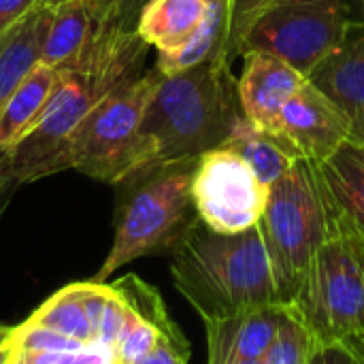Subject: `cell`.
I'll use <instances>...</instances> for the list:
<instances>
[{
	"label": "cell",
	"instance_id": "30",
	"mask_svg": "<svg viewBox=\"0 0 364 364\" xmlns=\"http://www.w3.org/2000/svg\"><path fill=\"white\" fill-rule=\"evenodd\" d=\"M41 2L45 0H0V34H4L19 19H23Z\"/></svg>",
	"mask_w": 364,
	"mask_h": 364
},
{
	"label": "cell",
	"instance_id": "23",
	"mask_svg": "<svg viewBox=\"0 0 364 364\" xmlns=\"http://www.w3.org/2000/svg\"><path fill=\"white\" fill-rule=\"evenodd\" d=\"M11 341L15 352H32V354H55V352H83L90 346L75 341L66 335H60L51 328L36 326L32 322H23L13 328Z\"/></svg>",
	"mask_w": 364,
	"mask_h": 364
},
{
	"label": "cell",
	"instance_id": "1",
	"mask_svg": "<svg viewBox=\"0 0 364 364\" xmlns=\"http://www.w3.org/2000/svg\"><path fill=\"white\" fill-rule=\"evenodd\" d=\"M147 49L136 30L94 21L87 45L58 70V83L41 117L9 149L19 186L70 171V145L79 126L109 92L145 75Z\"/></svg>",
	"mask_w": 364,
	"mask_h": 364
},
{
	"label": "cell",
	"instance_id": "3",
	"mask_svg": "<svg viewBox=\"0 0 364 364\" xmlns=\"http://www.w3.org/2000/svg\"><path fill=\"white\" fill-rule=\"evenodd\" d=\"M171 277L203 322L277 303L260 226L222 235L196 220L171 252Z\"/></svg>",
	"mask_w": 364,
	"mask_h": 364
},
{
	"label": "cell",
	"instance_id": "12",
	"mask_svg": "<svg viewBox=\"0 0 364 364\" xmlns=\"http://www.w3.org/2000/svg\"><path fill=\"white\" fill-rule=\"evenodd\" d=\"M305 79L348 119L350 143L364 147V23H354L348 41L318 62Z\"/></svg>",
	"mask_w": 364,
	"mask_h": 364
},
{
	"label": "cell",
	"instance_id": "29",
	"mask_svg": "<svg viewBox=\"0 0 364 364\" xmlns=\"http://www.w3.org/2000/svg\"><path fill=\"white\" fill-rule=\"evenodd\" d=\"M307 364H363L358 356L343 343V341H333V343H314L311 354Z\"/></svg>",
	"mask_w": 364,
	"mask_h": 364
},
{
	"label": "cell",
	"instance_id": "33",
	"mask_svg": "<svg viewBox=\"0 0 364 364\" xmlns=\"http://www.w3.org/2000/svg\"><path fill=\"white\" fill-rule=\"evenodd\" d=\"M356 356H358V360L364 364V333L363 335H356V337H350V339H346L343 341Z\"/></svg>",
	"mask_w": 364,
	"mask_h": 364
},
{
	"label": "cell",
	"instance_id": "7",
	"mask_svg": "<svg viewBox=\"0 0 364 364\" xmlns=\"http://www.w3.org/2000/svg\"><path fill=\"white\" fill-rule=\"evenodd\" d=\"M158 81L160 70L154 66L109 92L90 111L70 145V171L113 186L134 173L136 134Z\"/></svg>",
	"mask_w": 364,
	"mask_h": 364
},
{
	"label": "cell",
	"instance_id": "22",
	"mask_svg": "<svg viewBox=\"0 0 364 364\" xmlns=\"http://www.w3.org/2000/svg\"><path fill=\"white\" fill-rule=\"evenodd\" d=\"M314 348V339L307 328L290 314L277 331L271 348L262 356V364H307Z\"/></svg>",
	"mask_w": 364,
	"mask_h": 364
},
{
	"label": "cell",
	"instance_id": "6",
	"mask_svg": "<svg viewBox=\"0 0 364 364\" xmlns=\"http://www.w3.org/2000/svg\"><path fill=\"white\" fill-rule=\"evenodd\" d=\"M331 215V198L311 160L299 158L269 188L267 209L258 226L279 305L288 307L294 301L309 262L328 237Z\"/></svg>",
	"mask_w": 364,
	"mask_h": 364
},
{
	"label": "cell",
	"instance_id": "8",
	"mask_svg": "<svg viewBox=\"0 0 364 364\" xmlns=\"http://www.w3.org/2000/svg\"><path fill=\"white\" fill-rule=\"evenodd\" d=\"M350 13V0H271L252 26L241 58L269 51L307 77L348 41L354 28Z\"/></svg>",
	"mask_w": 364,
	"mask_h": 364
},
{
	"label": "cell",
	"instance_id": "4",
	"mask_svg": "<svg viewBox=\"0 0 364 364\" xmlns=\"http://www.w3.org/2000/svg\"><path fill=\"white\" fill-rule=\"evenodd\" d=\"M194 162L162 164L117 183L113 245L90 279L105 284L117 269L154 254H171L198 220L192 203Z\"/></svg>",
	"mask_w": 364,
	"mask_h": 364
},
{
	"label": "cell",
	"instance_id": "21",
	"mask_svg": "<svg viewBox=\"0 0 364 364\" xmlns=\"http://www.w3.org/2000/svg\"><path fill=\"white\" fill-rule=\"evenodd\" d=\"M177 331H179V326L160 328L158 324H154V322H149V320H145L132 311L130 326L126 328V333L122 335V339L113 348L115 364H139L156 348V343L160 341L162 335H171Z\"/></svg>",
	"mask_w": 364,
	"mask_h": 364
},
{
	"label": "cell",
	"instance_id": "10",
	"mask_svg": "<svg viewBox=\"0 0 364 364\" xmlns=\"http://www.w3.org/2000/svg\"><path fill=\"white\" fill-rule=\"evenodd\" d=\"M279 134L299 158L324 162L339 147L350 143V124L341 111L305 79L282 111Z\"/></svg>",
	"mask_w": 364,
	"mask_h": 364
},
{
	"label": "cell",
	"instance_id": "34",
	"mask_svg": "<svg viewBox=\"0 0 364 364\" xmlns=\"http://www.w3.org/2000/svg\"><path fill=\"white\" fill-rule=\"evenodd\" d=\"M11 331H13L11 326H4V324H0V341H4V339L11 335Z\"/></svg>",
	"mask_w": 364,
	"mask_h": 364
},
{
	"label": "cell",
	"instance_id": "17",
	"mask_svg": "<svg viewBox=\"0 0 364 364\" xmlns=\"http://www.w3.org/2000/svg\"><path fill=\"white\" fill-rule=\"evenodd\" d=\"M224 147L237 151L267 188L277 183L299 160L282 134L258 128L245 115H241V119L235 124Z\"/></svg>",
	"mask_w": 364,
	"mask_h": 364
},
{
	"label": "cell",
	"instance_id": "2",
	"mask_svg": "<svg viewBox=\"0 0 364 364\" xmlns=\"http://www.w3.org/2000/svg\"><path fill=\"white\" fill-rule=\"evenodd\" d=\"M241 115L230 66L205 62L175 75L160 73L136 134L134 173L198 160L226 143Z\"/></svg>",
	"mask_w": 364,
	"mask_h": 364
},
{
	"label": "cell",
	"instance_id": "20",
	"mask_svg": "<svg viewBox=\"0 0 364 364\" xmlns=\"http://www.w3.org/2000/svg\"><path fill=\"white\" fill-rule=\"evenodd\" d=\"M28 322L51 328L85 346L96 343V333L90 324L83 303V282L70 284L55 292L28 318Z\"/></svg>",
	"mask_w": 364,
	"mask_h": 364
},
{
	"label": "cell",
	"instance_id": "11",
	"mask_svg": "<svg viewBox=\"0 0 364 364\" xmlns=\"http://www.w3.org/2000/svg\"><path fill=\"white\" fill-rule=\"evenodd\" d=\"M303 83L305 75L279 55L250 51L243 55V68L237 77L241 111L258 128L279 134L282 111Z\"/></svg>",
	"mask_w": 364,
	"mask_h": 364
},
{
	"label": "cell",
	"instance_id": "31",
	"mask_svg": "<svg viewBox=\"0 0 364 364\" xmlns=\"http://www.w3.org/2000/svg\"><path fill=\"white\" fill-rule=\"evenodd\" d=\"M19 181L15 179L13 171H11V156H9V149L0 147V218L6 209V205L11 203L13 194L17 192Z\"/></svg>",
	"mask_w": 364,
	"mask_h": 364
},
{
	"label": "cell",
	"instance_id": "13",
	"mask_svg": "<svg viewBox=\"0 0 364 364\" xmlns=\"http://www.w3.org/2000/svg\"><path fill=\"white\" fill-rule=\"evenodd\" d=\"M288 311L271 303L239 316L207 320V364H241L262 360Z\"/></svg>",
	"mask_w": 364,
	"mask_h": 364
},
{
	"label": "cell",
	"instance_id": "35",
	"mask_svg": "<svg viewBox=\"0 0 364 364\" xmlns=\"http://www.w3.org/2000/svg\"><path fill=\"white\" fill-rule=\"evenodd\" d=\"M241 364H262L260 360H254V363H241Z\"/></svg>",
	"mask_w": 364,
	"mask_h": 364
},
{
	"label": "cell",
	"instance_id": "25",
	"mask_svg": "<svg viewBox=\"0 0 364 364\" xmlns=\"http://www.w3.org/2000/svg\"><path fill=\"white\" fill-rule=\"evenodd\" d=\"M130 322H132L130 307L126 305V301L111 286V292H109V299H107V305H105V314H102V320H100L96 343L113 352V348L117 346V341L122 339V335L126 333Z\"/></svg>",
	"mask_w": 364,
	"mask_h": 364
},
{
	"label": "cell",
	"instance_id": "15",
	"mask_svg": "<svg viewBox=\"0 0 364 364\" xmlns=\"http://www.w3.org/2000/svg\"><path fill=\"white\" fill-rule=\"evenodd\" d=\"M49 21V0L0 34V113L19 83L41 62V45Z\"/></svg>",
	"mask_w": 364,
	"mask_h": 364
},
{
	"label": "cell",
	"instance_id": "27",
	"mask_svg": "<svg viewBox=\"0 0 364 364\" xmlns=\"http://www.w3.org/2000/svg\"><path fill=\"white\" fill-rule=\"evenodd\" d=\"M94 17L102 23L136 30V19L147 0H90Z\"/></svg>",
	"mask_w": 364,
	"mask_h": 364
},
{
	"label": "cell",
	"instance_id": "24",
	"mask_svg": "<svg viewBox=\"0 0 364 364\" xmlns=\"http://www.w3.org/2000/svg\"><path fill=\"white\" fill-rule=\"evenodd\" d=\"M271 0H230V23H228V38L224 47V64L232 68V64L243 53V43L256 23V19L262 15V11L269 6Z\"/></svg>",
	"mask_w": 364,
	"mask_h": 364
},
{
	"label": "cell",
	"instance_id": "19",
	"mask_svg": "<svg viewBox=\"0 0 364 364\" xmlns=\"http://www.w3.org/2000/svg\"><path fill=\"white\" fill-rule=\"evenodd\" d=\"M55 83V68H49L41 62L32 68V73L11 94L0 113V147L11 149L34 126V122L47 107Z\"/></svg>",
	"mask_w": 364,
	"mask_h": 364
},
{
	"label": "cell",
	"instance_id": "5",
	"mask_svg": "<svg viewBox=\"0 0 364 364\" xmlns=\"http://www.w3.org/2000/svg\"><path fill=\"white\" fill-rule=\"evenodd\" d=\"M286 311L307 328L314 343L364 333V232L335 205L328 237Z\"/></svg>",
	"mask_w": 364,
	"mask_h": 364
},
{
	"label": "cell",
	"instance_id": "28",
	"mask_svg": "<svg viewBox=\"0 0 364 364\" xmlns=\"http://www.w3.org/2000/svg\"><path fill=\"white\" fill-rule=\"evenodd\" d=\"M190 363V343L181 331L162 335L156 348L139 364H188Z\"/></svg>",
	"mask_w": 364,
	"mask_h": 364
},
{
	"label": "cell",
	"instance_id": "36",
	"mask_svg": "<svg viewBox=\"0 0 364 364\" xmlns=\"http://www.w3.org/2000/svg\"><path fill=\"white\" fill-rule=\"evenodd\" d=\"M360 2H363V11H364V0H360Z\"/></svg>",
	"mask_w": 364,
	"mask_h": 364
},
{
	"label": "cell",
	"instance_id": "18",
	"mask_svg": "<svg viewBox=\"0 0 364 364\" xmlns=\"http://www.w3.org/2000/svg\"><path fill=\"white\" fill-rule=\"evenodd\" d=\"M316 168L331 203L364 232V147L346 143Z\"/></svg>",
	"mask_w": 364,
	"mask_h": 364
},
{
	"label": "cell",
	"instance_id": "16",
	"mask_svg": "<svg viewBox=\"0 0 364 364\" xmlns=\"http://www.w3.org/2000/svg\"><path fill=\"white\" fill-rule=\"evenodd\" d=\"M90 0H49V21L41 45V64L62 70L87 45L94 30Z\"/></svg>",
	"mask_w": 364,
	"mask_h": 364
},
{
	"label": "cell",
	"instance_id": "32",
	"mask_svg": "<svg viewBox=\"0 0 364 364\" xmlns=\"http://www.w3.org/2000/svg\"><path fill=\"white\" fill-rule=\"evenodd\" d=\"M13 356H15V348H13L11 335H9L4 341H0V364H13Z\"/></svg>",
	"mask_w": 364,
	"mask_h": 364
},
{
	"label": "cell",
	"instance_id": "26",
	"mask_svg": "<svg viewBox=\"0 0 364 364\" xmlns=\"http://www.w3.org/2000/svg\"><path fill=\"white\" fill-rule=\"evenodd\" d=\"M13 364H115V358L111 350L94 343L83 352H55V354L15 352Z\"/></svg>",
	"mask_w": 364,
	"mask_h": 364
},
{
	"label": "cell",
	"instance_id": "14",
	"mask_svg": "<svg viewBox=\"0 0 364 364\" xmlns=\"http://www.w3.org/2000/svg\"><path fill=\"white\" fill-rule=\"evenodd\" d=\"M205 17L207 0H147L136 32L158 55H173L200 32Z\"/></svg>",
	"mask_w": 364,
	"mask_h": 364
},
{
	"label": "cell",
	"instance_id": "9",
	"mask_svg": "<svg viewBox=\"0 0 364 364\" xmlns=\"http://www.w3.org/2000/svg\"><path fill=\"white\" fill-rule=\"evenodd\" d=\"M269 188L252 166L230 147L205 151L192 175V203L196 218L213 232L237 235L260 224Z\"/></svg>",
	"mask_w": 364,
	"mask_h": 364
}]
</instances>
